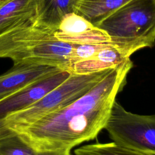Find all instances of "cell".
<instances>
[{"instance_id": "6da1fadb", "label": "cell", "mask_w": 155, "mask_h": 155, "mask_svg": "<svg viewBox=\"0 0 155 155\" xmlns=\"http://www.w3.org/2000/svg\"><path fill=\"white\" fill-rule=\"evenodd\" d=\"M133 66L129 59L113 68L78 99L29 126L10 130L36 151L71 150L94 139L104 128L116 96L124 88Z\"/></svg>"}, {"instance_id": "7a4b0ae2", "label": "cell", "mask_w": 155, "mask_h": 155, "mask_svg": "<svg viewBox=\"0 0 155 155\" xmlns=\"http://www.w3.org/2000/svg\"><path fill=\"white\" fill-rule=\"evenodd\" d=\"M39 18L0 35V58L31 62L67 70L75 44L62 41Z\"/></svg>"}, {"instance_id": "3957f363", "label": "cell", "mask_w": 155, "mask_h": 155, "mask_svg": "<svg viewBox=\"0 0 155 155\" xmlns=\"http://www.w3.org/2000/svg\"><path fill=\"white\" fill-rule=\"evenodd\" d=\"M126 56L155 44V0H131L96 25Z\"/></svg>"}, {"instance_id": "277c9868", "label": "cell", "mask_w": 155, "mask_h": 155, "mask_svg": "<svg viewBox=\"0 0 155 155\" xmlns=\"http://www.w3.org/2000/svg\"><path fill=\"white\" fill-rule=\"evenodd\" d=\"M112 68L85 74L71 73L65 81L33 104L0 119V130L26 127L68 105L89 91Z\"/></svg>"}, {"instance_id": "5b68a950", "label": "cell", "mask_w": 155, "mask_h": 155, "mask_svg": "<svg viewBox=\"0 0 155 155\" xmlns=\"http://www.w3.org/2000/svg\"><path fill=\"white\" fill-rule=\"evenodd\" d=\"M104 129L113 142L155 155V114L133 113L115 101Z\"/></svg>"}, {"instance_id": "8992f818", "label": "cell", "mask_w": 155, "mask_h": 155, "mask_svg": "<svg viewBox=\"0 0 155 155\" xmlns=\"http://www.w3.org/2000/svg\"><path fill=\"white\" fill-rule=\"evenodd\" d=\"M71 73L59 70L26 86L0 101V119L33 104L65 81Z\"/></svg>"}, {"instance_id": "52a82bcc", "label": "cell", "mask_w": 155, "mask_h": 155, "mask_svg": "<svg viewBox=\"0 0 155 155\" xmlns=\"http://www.w3.org/2000/svg\"><path fill=\"white\" fill-rule=\"evenodd\" d=\"M59 70V67L31 62H19L0 75V101L31 83Z\"/></svg>"}, {"instance_id": "ba28073f", "label": "cell", "mask_w": 155, "mask_h": 155, "mask_svg": "<svg viewBox=\"0 0 155 155\" xmlns=\"http://www.w3.org/2000/svg\"><path fill=\"white\" fill-rule=\"evenodd\" d=\"M54 35L62 41L72 44H111L104 30L74 12L67 13L62 18Z\"/></svg>"}, {"instance_id": "9c48e42d", "label": "cell", "mask_w": 155, "mask_h": 155, "mask_svg": "<svg viewBox=\"0 0 155 155\" xmlns=\"http://www.w3.org/2000/svg\"><path fill=\"white\" fill-rule=\"evenodd\" d=\"M42 0H8L0 6V35L36 20Z\"/></svg>"}, {"instance_id": "30bf717a", "label": "cell", "mask_w": 155, "mask_h": 155, "mask_svg": "<svg viewBox=\"0 0 155 155\" xmlns=\"http://www.w3.org/2000/svg\"><path fill=\"white\" fill-rule=\"evenodd\" d=\"M131 0H75L73 11L94 26Z\"/></svg>"}, {"instance_id": "8fae6325", "label": "cell", "mask_w": 155, "mask_h": 155, "mask_svg": "<svg viewBox=\"0 0 155 155\" xmlns=\"http://www.w3.org/2000/svg\"><path fill=\"white\" fill-rule=\"evenodd\" d=\"M75 0H42L39 19L57 30L62 18L67 13L73 12Z\"/></svg>"}, {"instance_id": "7c38bea8", "label": "cell", "mask_w": 155, "mask_h": 155, "mask_svg": "<svg viewBox=\"0 0 155 155\" xmlns=\"http://www.w3.org/2000/svg\"><path fill=\"white\" fill-rule=\"evenodd\" d=\"M74 155H154L137 151L114 142L95 143L76 148Z\"/></svg>"}, {"instance_id": "4fadbf2b", "label": "cell", "mask_w": 155, "mask_h": 155, "mask_svg": "<svg viewBox=\"0 0 155 155\" xmlns=\"http://www.w3.org/2000/svg\"><path fill=\"white\" fill-rule=\"evenodd\" d=\"M111 44H75L73 48L70 59V65L68 68L73 64L85 60L94 56L101 49L105 48Z\"/></svg>"}, {"instance_id": "5bb4252c", "label": "cell", "mask_w": 155, "mask_h": 155, "mask_svg": "<svg viewBox=\"0 0 155 155\" xmlns=\"http://www.w3.org/2000/svg\"><path fill=\"white\" fill-rule=\"evenodd\" d=\"M36 155H71V154L70 153V150L61 149V150L37 151Z\"/></svg>"}, {"instance_id": "9a60e30c", "label": "cell", "mask_w": 155, "mask_h": 155, "mask_svg": "<svg viewBox=\"0 0 155 155\" xmlns=\"http://www.w3.org/2000/svg\"><path fill=\"white\" fill-rule=\"evenodd\" d=\"M8 0H0V6H1L2 4H4Z\"/></svg>"}]
</instances>
